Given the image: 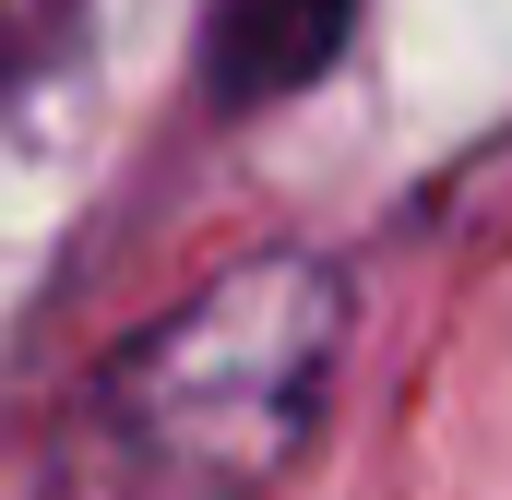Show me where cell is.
Masks as SVG:
<instances>
[{
	"mask_svg": "<svg viewBox=\"0 0 512 500\" xmlns=\"http://www.w3.org/2000/svg\"><path fill=\"white\" fill-rule=\"evenodd\" d=\"M358 286L334 250H251L108 346L48 417L36 500H274L346 370Z\"/></svg>",
	"mask_w": 512,
	"mask_h": 500,
	"instance_id": "cell-1",
	"label": "cell"
},
{
	"mask_svg": "<svg viewBox=\"0 0 512 500\" xmlns=\"http://www.w3.org/2000/svg\"><path fill=\"white\" fill-rule=\"evenodd\" d=\"M358 12H370V0H203V96L239 108V120L310 96V84L346 60Z\"/></svg>",
	"mask_w": 512,
	"mask_h": 500,
	"instance_id": "cell-2",
	"label": "cell"
},
{
	"mask_svg": "<svg viewBox=\"0 0 512 500\" xmlns=\"http://www.w3.org/2000/svg\"><path fill=\"white\" fill-rule=\"evenodd\" d=\"M72 36H84V0H0V96L48 84L72 60Z\"/></svg>",
	"mask_w": 512,
	"mask_h": 500,
	"instance_id": "cell-3",
	"label": "cell"
}]
</instances>
